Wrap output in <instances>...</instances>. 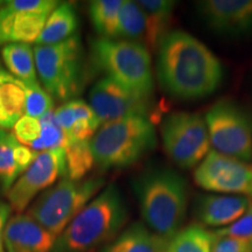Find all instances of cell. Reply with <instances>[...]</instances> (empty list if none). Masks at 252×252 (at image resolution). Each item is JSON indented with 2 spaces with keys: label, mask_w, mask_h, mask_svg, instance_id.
<instances>
[{
  "label": "cell",
  "mask_w": 252,
  "mask_h": 252,
  "mask_svg": "<svg viewBox=\"0 0 252 252\" xmlns=\"http://www.w3.org/2000/svg\"><path fill=\"white\" fill-rule=\"evenodd\" d=\"M157 74L162 89L175 98L200 99L215 93L223 77L220 60L190 34L172 31L158 48Z\"/></svg>",
  "instance_id": "1"
},
{
  "label": "cell",
  "mask_w": 252,
  "mask_h": 252,
  "mask_svg": "<svg viewBox=\"0 0 252 252\" xmlns=\"http://www.w3.org/2000/svg\"><path fill=\"white\" fill-rule=\"evenodd\" d=\"M144 224L171 241L184 225L188 185L184 176L167 167H151L132 181Z\"/></svg>",
  "instance_id": "2"
},
{
  "label": "cell",
  "mask_w": 252,
  "mask_h": 252,
  "mask_svg": "<svg viewBox=\"0 0 252 252\" xmlns=\"http://www.w3.org/2000/svg\"><path fill=\"white\" fill-rule=\"evenodd\" d=\"M127 220L124 197L110 184L58 236L50 252H94L117 237Z\"/></svg>",
  "instance_id": "3"
},
{
  "label": "cell",
  "mask_w": 252,
  "mask_h": 252,
  "mask_svg": "<svg viewBox=\"0 0 252 252\" xmlns=\"http://www.w3.org/2000/svg\"><path fill=\"white\" fill-rule=\"evenodd\" d=\"M157 145V132L149 117H127L99 127L90 140L94 165L100 169L134 165Z\"/></svg>",
  "instance_id": "4"
},
{
  "label": "cell",
  "mask_w": 252,
  "mask_h": 252,
  "mask_svg": "<svg viewBox=\"0 0 252 252\" xmlns=\"http://www.w3.org/2000/svg\"><path fill=\"white\" fill-rule=\"evenodd\" d=\"M90 54L91 61L106 77L151 99L154 88L152 61L143 43L97 37L91 41Z\"/></svg>",
  "instance_id": "5"
},
{
  "label": "cell",
  "mask_w": 252,
  "mask_h": 252,
  "mask_svg": "<svg viewBox=\"0 0 252 252\" xmlns=\"http://www.w3.org/2000/svg\"><path fill=\"white\" fill-rule=\"evenodd\" d=\"M37 77L47 93L60 102L76 99L87 81V65L81 36L55 45L34 47Z\"/></svg>",
  "instance_id": "6"
},
{
  "label": "cell",
  "mask_w": 252,
  "mask_h": 252,
  "mask_svg": "<svg viewBox=\"0 0 252 252\" xmlns=\"http://www.w3.org/2000/svg\"><path fill=\"white\" fill-rule=\"evenodd\" d=\"M104 184L105 179L102 176L82 180L63 178L35 198L28 207V215L58 237L94 195L102 190Z\"/></svg>",
  "instance_id": "7"
},
{
  "label": "cell",
  "mask_w": 252,
  "mask_h": 252,
  "mask_svg": "<svg viewBox=\"0 0 252 252\" xmlns=\"http://www.w3.org/2000/svg\"><path fill=\"white\" fill-rule=\"evenodd\" d=\"M210 144L216 152L241 161L252 160V116L231 99L216 102L206 115Z\"/></svg>",
  "instance_id": "8"
},
{
  "label": "cell",
  "mask_w": 252,
  "mask_h": 252,
  "mask_svg": "<svg viewBox=\"0 0 252 252\" xmlns=\"http://www.w3.org/2000/svg\"><path fill=\"white\" fill-rule=\"evenodd\" d=\"M160 133L166 153L182 169L197 166L209 153L207 124L198 113H169L163 118Z\"/></svg>",
  "instance_id": "9"
},
{
  "label": "cell",
  "mask_w": 252,
  "mask_h": 252,
  "mask_svg": "<svg viewBox=\"0 0 252 252\" xmlns=\"http://www.w3.org/2000/svg\"><path fill=\"white\" fill-rule=\"evenodd\" d=\"M55 0H9L0 6V45L36 42Z\"/></svg>",
  "instance_id": "10"
},
{
  "label": "cell",
  "mask_w": 252,
  "mask_h": 252,
  "mask_svg": "<svg viewBox=\"0 0 252 252\" xmlns=\"http://www.w3.org/2000/svg\"><path fill=\"white\" fill-rule=\"evenodd\" d=\"M65 153L63 149L43 151L6 193L12 210L21 214L32 201L55 185L60 178H65Z\"/></svg>",
  "instance_id": "11"
},
{
  "label": "cell",
  "mask_w": 252,
  "mask_h": 252,
  "mask_svg": "<svg viewBox=\"0 0 252 252\" xmlns=\"http://www.w3.org/2000/svg\"><path fill=\"white\" fill-rule=\"evenodd\" d=\"M194 180L208 191L251 194L252 168L247 162L210 151L195 169Z\"/></svg>",
  "instance_id": "12"
},
{
  "label": "cell",
  "mask_w": 252,
  "mask_h": 252,
  "mask_svg": "<svg viewBox=\"0 0 252 252\" xmlns=\"http://www.w3.org/2000/svg\"><path fill=\"white\" fill-rule=\"evenodd\" d=\"M150 100L106 76L97 81L89 93V105L102 125L135 116L149 117Z\"/></svg>",
  "instance_id": "13"
},
{
  "label": "cell",
  "mask_w": 252,
  "mask_h": 252,
  "mask_svg": "<svg viewBox=\"0 0 252 252\" xmlns=\"http://www.w3.org/2000/svg\"><path fill=\"white\" fill-rule=\"evenodd\" d=\"M197 9L207 26L222 35L252 32V0H207L198 1Z\"/></svg>",
  "instance_id": "14"
},
{
  "label": "cell",
  "mask_w": 252,
  "mask_h": 252,
  "mask_svg": "<svg viewBox=\"0 0 252 252\" xmlns=\"http://www.w3.org/2000/svg\"><path fill=\"white\" fill-rule=\"evenodd\" d=\"M56 238L28 214H15L5 226V251L50 252Z\"/></svg>",
  "instance_id": "15"
},
{
  "label": "cell",
  "mask_w": 252,
  "mask_h": 252,
  "mask_svg": "<svg viewBox=\"0 0 252 252\" xmlns=\"http://www.w3.org/2000/svg\"><path fill=\"white\" fill-rule=\"evenodd\" d=\"M249 203V197L243 195H200L194 213L204 225H230L247 212Z\"/></svg>",
  "instance_id": "16"
},
{
  "label": "cell",
  "mask_w": 252,
  "mask_h": 252,
  "mask_svg": "<svg viewBox=\"0 0 252 252\" xmlns=\"http://www.w3.org/2000/svg\"><path fill=\"white\" fill-rule=\"evenodd\" d=\"M54 118L68 140L90 141L102 126L89 103L78 98L62 104Z\"/></svg>",
  "instance_id": "17"
},
{
  "label": "cell",
  "mask_w": 252,
  "mask_h": 252,
  "mask_svg": "<svg viewBox=\"0 0 252 252\" xmlns=\"http://www.w3.org/2000/svg\"><path fill=\"white\" fill-rule=\"evenodd\" d=\"M37 152L25 146L9 134L0 140V188L9 190L37 157Z\"/></svg>",
  "instance_id": "18"
},
{
  "label": "cell",
  "mask_w": 252,
  "mask_h": 252,
  "mask_svg": "<svg viewBox=\"0 0 252 252\" xmlns=\"http://www.w3.org/2000/svg\"><path fill=\"white\" fill-rule=\"evenodd\" d=\"M168 243L151 231L144 223L135 222L123 230L99 252H166Z\"/></svg>",
  "instance_id": "19"
},
{
  "label": "cell",
  "mask_w": 252,
  "mask_h": 252,
  "mask_svg": "<svg viewBox=\"0 0 252 252\" xmlns=\"http://www.w3.org/2000/svg\"><path fill=\"white\" fill-rule=\"evenodd\" d=\"M146 18V35L144 45L149 50H158L169 33L175 1L169 0H139L137 1Z\"/></svg>",
  "instance_id": "20"
},
{
  "label": "cell",
  "mask_w": 252,
  "mask_h": 252,
  "mask_svg": "<svg viewBox=\"0 0 252 252\" xmlns=\"http://www.w3.org/2000/svg\"><path fill=\"white\" fill-rule=\"evenodd\" d=\"M78 28V15L74 5L60 2L41 32L36 46L55 45L76 35Z\"/></svg>",
  "instance_id": "21"
},
{
  "label": "cell",
  "mask_w": 252,
  "mask_h": 252,
  "mask_svg": "<svg viewBox=\"0 0 252 252\" xmlns=\"http://www.w3.org/2000/svg\"><path fill=\"white\" fill-rule=\"evenodd\" d=\"M1 59L9 74L25 84H37L34 48L27 43H11L1 49Z\"/></svg>",
  "instance_id": "22"
},
{
  "label": "cell",
  "mask_w": 252,
  "mask_h": 252,
  "mask_svg": "<svg viewBox=\"0 0 252 252\" xmlns=\"http://www.w3.org/2000/svg\"><path fill=\"white\" fill-rule=\"evenodd\" d=\"M146 35V18L137 1L123 0L116 39L143 43ZM145 46V45H144Z\"/></svg>",
  "instance_id": "23"
},
{
  "label": "cell",
  "mask_w": 252,
  "mask_h": 252,
  "mask_svg": "<svg viewBox=\"0 0 252 252\" xmlns=\"http://www.w3.org/2000/svg\"><path fill=\"white\" fill-rule=\"evenodd\" d=\"M123 0H94L89 2V15L99 37L116 39Z\"/></svg>",
  "instance_id": "24"
},
{
  "label": "cell",
  "mask_w": 252,
  "mask_h": 252,
  "mask_svg": "<svg viewBox=\"0 0 252 252\" xmlns=\"http://www.w3.org/2000/svg\"><path fill=\"white\" fill-rule=\"evenodd\" d=\"M214 232L201 224H190L173 237L166 252H212Z\"/></svg>",
  "instance_id": "25"
},
{
  "label": "cell",
  "mask_w": 252,
  "mask_h": 252,
  "mask_svg": "<svg viewBox=\"0 0 252 252\" xmlns=\"http://www.w3.org/2000/svg\"><path fill=\"white\" fill-rule=\"evenodd\" d=\"M26 115L25 93L17 82L0 86V127L13 128L19 119Z\"/></svg>",
  "instance_id": "26"
},
{
  "label": "cell",
  "mask_w": 252,
  "mask_h": 252,
  "mask_svg": "<svg viewBox=\"0 0 252 252\" xmlns=\"http://www.w3.org/2000/svg\"><path fill=\"white\" fill-rule=\"evenodd\" d=\"M65 153V178L70 180H82L94 165L90 141L68 140L63 147Z\"/></svg>",
  "instance_id": "27"
},
{
  "label": "cell",
  "mask_w": 252,
  "mask_h": 252,
  "mask_svg": "<svg viewBox=\"0 0 252 252\" xmlns=\"http://www.w3.org/2000/svg\"><path fill=\"white\" fill-rule=\"evenodd\" d=\"M41 134L37 139L31 145V149L35 152L49 151L55 149H63L67 144V137L64 132L58 125L54 118V111L47 113L40 118Z\"/></svg>",
  "instance_id": "28"
},
{
  "label": "cell",
  "mask_w": 252,
  "mask_h": 252,
  "mask_svg": "<svg viewBox=\"0 0 252 252\" xmlns=\"http://www.w3.org/2000/svg\"><path fill=\"white\" fill-rule=\"evenodd\" d=\"M15 82L23 88L25 93V111L27 116L40 119L53 111V97L45 89H42L40 83L25 84L18 80H15Z\"/></svg>",
  "instance_id": "29"
},
{
  "label": "cell",
  "mask_w": 252,
  "mask_h": 252,
  "mask_svg": "<svg viewBox=\"0 0 252 252\" xmlns=\"http://www.w3.org/2000/svg\"><path fill=\"white\" fill-rule=\"evenodd\" d=\"M41 134L40 119L25 115L13 126V135L19 143L30 147Z\"/></svg>",
  "instance_id": "30"
},
{
  "label": "cell",
  "mask_w": 252,
  "mask_h": 252,
  "mask_svg": "<svg viewBox=\"0 0 252 252\" xmlns=\"http://www.w3.org/2000/svg\"><path fill=\"white\" fill-rule=\"evenodd\" d=\"M217 232L220 235L230 236L252 243V201L249 203V207L243 215L234 223L224 228L219 229Z\"/></svg>",
  "instance_id": "31"
},
{
  "label": "cell",
  "mask_w": 252,
  "mask_h": 252,
  "mask_svg": "<svg viewBox=\"0 0 252 252\" xmlns=\"http://www.w3.org/2000/svg\"><path fill=\"white\" fill-rule=\"evenodd\" d=\"M212 252H252V243L215 231Z\"/></svg>",
  "instance_id": "32"
},
{
  "label": "cell",
  "mask_w": 252,
  "mask_h": 252,
  "mask_svg": "<svg viewBox=\"0 0 252 252\" xmlns=\"http://www.w3.org/2000/svg\"><path fill=\"white\" fill-rule=\"evenodd\" d=\"M11 212L12 209L9 204L4 202V201H0V252H6L4 244V231L9 220Z\"/></svg>",
  "instance_id": "33"
},
{
  "label": "cell",
  "mask_w": 252,
  "mask_h": 252,
  "mask_svg": "<svg viewBox=\"0 0 252 252\" xmlns=\"http://www.w3.org/2000/svg\"><path fill=\"white\" fill-rule=\"evenodd\" d=\"M15 78L12 76L9 72L6 70L4 65H2L1 61H0V86L5 83H11V82H14Z\"/></svg>",
  "instance_id": "34"
},
{
  "label": "cell",
  "mask_w": 252,
  "mask_h": 252,
  "mask_svg": "<svg viewBox=\"0 0 252 252\" xmlns=\"http://www.w3.org/2000/svg\"><path fill=\"white\" fill-rule=\"evenodd\" d=\"M7 135H8L7 132H6L5 130H2V128L0 127V140H1V139H5V138L7 137Z\"/></svg>",
  "instance_id": "35"
},
{
  "label": "cell",
  "mask_w": 252,
  "mask_h": 252,
  "mask_svg": "<svg viewBox=\"0 0 252 252\" xmlns=\"http://www.w3.org/2000/svg\"><path fill=\"white\" fill-rule=\"evenodd\" d=\"M250 195H251V196H252V188H251V194H250Z\"/></svg>",
  "instance_id": "36"
},
{
  "label": "cell",
  "mask_w": 252,
  "mask_h": 252,
  "mask_svg": "<svg viewBox=\"0 0 252 252\" xmlns=\"http://www.w3.org/2000/svg\"><path fill=\"white\" fill-rule=\"evenodd\" d=\"M1 4H2V2H1V1H0V6H1Z\"/></svg>",
  "instance_id": "37"
}]
</instances>
